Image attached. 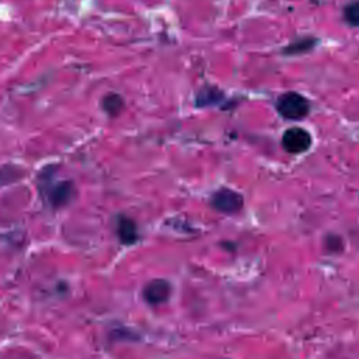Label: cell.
<instances>
[{"label": "cell", "instance_id": "cell-1", "mask_svg": "<svg viewBox=\"0 0 359 359\" xmlns=\"http://www.w3.org/2000/svg\"><path fill=\"white\" fill-rule=\"evenodd\" d=\"M276 109L283 118L297 121V119H303L309 114L310 104L307 98L303 97L302 94L294 91H287L278 98Z\"/></svg>", "mask_w": 359, "mask_h": 359}, {"label": "cell", "instance_id": "cell-2", "mask_svg": "<svg viewBox=\"0 0 359 359\" xmlns=\"http://www.w3.org/2000/svg\"><path fill=\"white\" fill-rule=\"evenodd\" d=\"M282 146L286 151L299 154L311 146V136L303 128H290L282 136Z\"/></svg>", "mask_w": 359, "mask_h": 359}, {"label": "cell", "instance_id": "cell-3", "mask_svg": "<svg viewBox=\"0 0 359 359\" xmlns=\"http://www.w3.org/2000/svg\"><path fill=\"white\" fill-rule=\"evenodd\" d=\"M212 205L216 210L223 213H236L243 206V196L238 192L223 188L212 198Z\"/></svg>", "mask_w": 359, "mask_h": 359}, {"label": "cell", "instance_id": "cell-4", "mask_svg": "<svg viewBox=\"0 0 359 359\" xmlns=\"http://www.w3.org/2000/svg\"><path fill=\"white\" fill-rule=\"evenodd\" d=\"M171 293V286L164 279H154L149 282L144 287V299L150 304H160L168 299Z\"/></svg>", "mask_w": 359, "mask_h": 359}, {"label": "cell", "instance_id": "cell-5", "mask_svg": "<svg viewBox=\"0 0 359 359\" xmlns=\"http://www.w3.org/2000/svg\"><path fill=\"white\" fill-rule=\"evenodd\" d=\"M118 236L121 238L122 243L125 244H132L137 240V230H136V224L128 219V217H121L118 220V227H116Z\"/></svg>", "mask_w": 359, "mask_h": 359}, {"label": "cell", "instance_id": "cell-6", "mask_svg": "<svg viewBox=\"0 0 359 359\" xmlns=\"http://www.w3.org/2000/svg\"><path fill=\"white\" fill-rule=\"evenodd\" d=\"M102 109L108 114V115H118L122 108H123V100L119 94H115V93H109L107 94L102 101Z\"/></svg>", "mask_w": 359, "mask_h": 359}, {"label": "cell", "instance_id": "cell-7", "mask_svg": "<svg viewBox=\"0 0 359 359\" xmlns=\"http://www.w3.org/2000/svg\"><path fill=\"white\" fill-rule=\"evenodd\" d=\"M72 196V185L67 182H60L52 192H50V201L53 205H63L66 203Z\"/></svg>", "mask_w": 359, "mask_h": 359}, {"label": "cell", "instance_id": "cell-8", "mask_svg": "<svg viewBox=\"0 0 359 359\" xmlns=\"http://www.w3.org/2000/svg\"><path fill=\"white\" fill-rule=\"evenodd\" d=\"M316 43V39L314 38H310V36H306V38H300L294 42H292L287 48L283 49V53L286 55H296V53H303V52H307L309 49H311Z\"/></svg>", "mask_w": 359, "mask_h": 359}, {"label": "cell", "instance_id": "cell-9", "mask_svg": "<svg viewBox=\"0 0 359 359\" xmlns=\"http://www.w3.org/2000/svg\"><path fill=\"white\" fill-rule=\"evenodd\" d=\"M222 98V93L217 91L216 88H202L196 97V104L198 105H210L217 102Z\"/></svg>", "mask_w": 359, "mask_h": 359}, {"label": "cell", "instance_id": "cell-10", "mask_svg": "<svg viewBox=\"0 0 359 359\" xmlns=\"http://www.w3.org/2000/svg\"><path fill=\"white\" fill-rule=\"evenodd\" d=\"M344 18L348 24L353 27H359V0L349 3L344 8Z\"/></svg>", "mask_w": 359, "mask_h": 359}]
</instances>
